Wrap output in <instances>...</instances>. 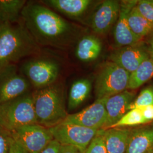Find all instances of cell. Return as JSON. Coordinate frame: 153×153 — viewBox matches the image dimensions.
Returning <instances> with one entry per match:
<instances>
[{
	"label": "cell",
	"mask_w": 153,
	"mask_h": 153,
	"mask_svg": "<svg viewBox=\"0 0 153 153\" xmlns=\"http://www.w3.org/2000/svg\"><path fill=\"white\" fill-rule=\"evenodd\" d=\"M21 21L38 45L63 47L71 40L74 28L55 11L38 2L29 1Z\"/></svg>",
	"instance_id": "1"
},
{
	"label": "cell",
	"mask_w": 153,
	"mask_h": 153,
	"mask_svg": "<svg viewBox=\"0 0 153 153\" xmlns=\"http://www.w3.org/2000/svg\"><path fill=\"white\" fill-rule=\"evenodd\" d=\"M39 45L23 22L4 23L0 26V71L36 54Z\"/></svg>",
	"instance_id": "2"
},
{
	"label": "cell",
	"mask_w": 153,
	"mask_h": 153,
	"mask_svg": "<svg viewBox=\"0 0 153 153\" xmlns=\"http://www.w3.org/2000/svg\"><path fill=\"white\" fill-rule=\"evenodd\" d=\"M33 102L37 123L52 128L63 122L68 116L64 91L58 83L36 90L33 93Z\"/></svg>",
	"instance_id": "3"
},
{
	"label": "cell",
	"mask_w": 153,
	"mask_h": 153,
	"mask_svg": "<svg viewBox=\"0 0 153 153\" xmlns=\"http://www.w3.org/2000/svg\"><path fill=\"white\" fill-rule=\"evenodd\" d=\"M38 124L33 93H28L0 104V126L11 131L24 126Z\"/></svg>",
	"instance_id": "4"
},
{
	"label": "cell",
	"mask_w": 153,
	"mask_h": 153,
	"mask_svg": "<svg viewBox=\"0 0 153 153\" xmlns=\"http://www.w3.org/2000/svg\"><path fill=\"white\" fill-rule=\"evenodd\" d=\"M131 73L112 61L105 64L99 71L95 83L98 99L108 98L128 88Z\"/></svg>",
	"instance_id": "5"
},
{
	"label": "cell",
	"mask_w": 153,
	"mask_h": 153,
	"mask_svg": "<svg viewBox=\"0 0 153 153\" xmlns=\"http://www.w3.org/2000/svg\"><path fill=\"white\" fill-rule=\"evenodd\" d=\"M23 75L36 90L55 83L59 73L60 66L54 60L44 58H30L20 68Z\"/></svg>",
	"instance_id": "6"
},
{
	"label": "cell",
	"mask_w": 153,
	"mask_h": 153,
	"mask_svg": "<svg viewBox=\"0 0 153 153\" xmlns=\"http://www.w3.org/2000/svg\"><path fill=\"white\" fill-rule=\"evenodd\" d=\"M13 140L28 153H40L54 140L49 128L39 124L24 126L10 131Z\"/></svg>",
	"instance_id": "7"
},
{
	"label": "cell",
	"mask_w": 153,
	"mask_h": 153,
	"mask_svg": "<svg viewBox=\"0 0 153 153\" xmlns=\"http://www.w3.org/2000/svg\"><path fill=\"white\" fill-rule=\"evenodd\" d=\"M53 138L61 145H69L85 150L100 130L62 122L49 128Z\"/></svg>",
	"instance_id": "8"
},
{
	"label": "cell",
	"mask_w": 153,
	"mask_h": 153,
	"mask_svg": "<svg viewBox=\"0 0 153 153\" xmlns=\"http://www.w3.org/2000/svg\"><path fill=\"white\" fill-rule=\"evenodd\" d=\"M30 82L16 64L0 71V104L30 92Z\"/></svg>",
	"instance_id": "9"
},
{
	"label": "cell",
	"mask_w": 153,
	"mask_h": 153,
	"mask_svg": "<svg viewBox=\"0 0 153 153\" xmlns=\"http://www.w3.org/2000/svg\"><path fill=\"white\" fill-rule=\"evenodd\" d=\"M107 98L98 99L93 104L77 113L68 114L64 122L100 130L106 121L105 103Z\"/></svg>",
	"instance_id": "10"
},
{
	"label": "cell",
	"mask_w": 153,
	"mask_h": 153,
	"mask_svg": "<svg viewBox=\"0 0 153 153\" xmlns=\"http://www.w3.org/2000/svg\"><path fill=\"white\" fill-rule=\"evenodd\" d=\"M150 58L148 50L137 44L121 47L115 51L109 57L111 61L132 73L144 61Z\"/></svg>",
	"instance_id": "11"
},
{
	"label": "cell",
	"mask_w": 153,
	"mask_h": 153,
	"mask_svg": "<svg viewBox=\"0 0 153 153\" xmlns=\"http://www.w3.org/2000/svg\"><path fill=\"white\" fill-rule=\"evenodd\" d=\"M137 0L121 1L119 16L114 31L115 43L120 47L137 44L141 40L131 31L128 21L129 12L137 5Z\"/></svg>",
	"instance_id": "12"
},
{
	"label": "cell",
	"mask_w": 153,
	"mask_h": 153,
	"mask_svg": "<svg viewBox=\"0 0 153 153\" xmlns=\"http://www.w3.org/2000/svg\"><path fill=\"white\" fill-rule=\"evenodd\" d=\"M120 2L117 1H104L93 14L91 27L95 33H107L119 16Z\"/></svg>",
	"instance_id": "13"
},
{
	"label": "cell",
	"mask_w": 153,
	"mask_h": 153,
	"mask_svg": "<svg viewBox=\"0 0 153 153\" xmlns=\"http://www.w3.org/2000/svg\"><path fill=\"white\" fill-rule=\"evenodd\" d=\"M135 96L134 92L125 90L107 98L105 103L107 117L103 129H109L129 111V106L135 99Z\"/></svg>",
	"instance_id": "14"
},
{
	"label": "cell",
	"mask_w": 153,
	"mask_h": 153,
	"mask_svg": "<svg viewBox=\"0 0 153 153\" xmlns=\"http://www.w3.org/2000/svg\"><path fill=\"white\" fill-rule=\"evenodd\" d=\"M153 152V121L131 129L126 153Z\"/></svg>",
	"instance_id": "15"
},
{
	"label": "cell",
	"mask_w": 153,
	"mask_h": 153,
	"mask_svg": "<svg viewBox=\"0 0 153 153\" xmlns=\"http://www.w3.org/2000/svg\"><path fill=\"white\" fill-rule=\"evenodd\" d=\"M131 131V129L126 128H113L104 130L107 153H126Z\"/></svg>",
	"instance_id": "16"
},
{
	"label": "cell",
	"mask_w": 153,
	"mask_h": 153,
	"mask_svg": "<svg viewBox=\"0 0 153 153\" xmlns=\"http://www.w3.org/2000/svg\"><path fill=\"white\" fill-rule=\"evenodd\" d=\"M43 3L71 18H78L90 5V0H48Z\"/></svg>",
	"instance_id": "17"
},
{
	"label": "cell",
	"mask_w": 153,
	"mask_h": 153,
	"mask_svg": "<svg viewBox=\"0 0 153 153\" xmlns=\"http://www.w3.org/2000/svg\"><path fill=\"white\" fill-rule=\"evenodd\" d=\"M102 44L98 38L88 35L81 39L77 44L76 56L82 62H91L95 60L100 55Z\"/></svg>",
	"instance_id": "18"
},
{
	"label": "cell",
	"mask_w": 153,
	"mask_h": 153,
	"mask_svg": "<svg viewBox=\"0 0 153 153\" xmlns=\"http://www.w3.org/2000/svg\"><path fill=\"white\" fill-rule=\"evenodd\" d=\"M92 88L91 81L82 78L73 82L70 88L68 107L69 110L76 109L89 96Z\"/></svg>",
	"instance_id": "19"
},
{
	"label": "cell",
	"mask_w": 153,
	"mask_h": 153,
	"mask_svg": "<svg viewBox=\"0 0 153 153\" xmlns=\"http://www.w3.org/2000/svg\"><path fill=\"white\" fill-rule=\"evenodd\" d=\"M26 0H0V22L16 23L21 21Z\"/></svg>",
	"instance_id": "20"
},
{
	"label": "cell",
	"mask_w": 153,
	"mask_h": 153,
	"mask_svg": "<svg viewBox=\"0 0 153 153\" xmlns=\"http://www.w3.org/2000/svg\"><path fill=\"white\" fill-rule=\"evenodd\" d=\"M129 27L133 33L142 39L153 32V25L138 11L136 6L129 12L128 16Z\"/></svg>",
	"instance_id": "21"
},
{
	"label": "cell",
	"mask_w": 153,
	"mask_h": 153,
	"mask_svg": "<svg viewBox=\"0 0 153 153\" xmlns=\"http://www.w3.org/2000/svg\"><path fill=\"white\" fill-rule=\"evenodd\" d=\"M153 78V61L150 58L144 61L136 71L130 75L128 88L135 90Z\"/></svg>",
	"instance_id": "22"
},
{
	"label": "cell",
	"mask_w": 153,
	"mask_h": 153,
	"mask_svg": "<svg viewBox=\"0 0 153 153\" xmlns=\"http://www.w3.org/2000/svg\"><path fill=\"white\" fill-rule=\"evenodd\" d=\"M149 123L142 116L138 108L128 111L119 120L109 128H126V126H134L144 125Z\"/></svg>",
	"instance_id": "23"
},
{
	"label": "cell",
	"mask_w": 153,
	"mask_h": 153,
	"mask_svg": "<svg viewBox=\"0 0 153 153\" xmlns=\"http://www.w3.org/2000/svg\"><path fill=\"white\" fill-rule=\"evenodd\" d=\"M153 105V86L143 89L129 106V110Z\"/></svg>",
	"instance_id": "24"
},
{
	"label": "cell",
	"mask_w": 153,
	"mask_h": 153,
	"mask_svg": "<svg viewBox=\"0 0 153 153\" xmlns=\"http://www.w3.org/2000/svg\"><path fill=\"white\" fill-rule=\"evenodd\" d=\"M104 130L100 129L85 150V153H107L105 145Z\"/></svg>",
	"instance_id": "25"
},
{
	"label": "cell",
	"mask_w": 153,
	"mask_h": 153,
	"mask_svg": "<svg viewBox=\"0 0 153 153\" xmlns=\"http://www.w3.org/2000/svg\"><path fill=\"white\" fill-rule=\"evenodd\" d=\"M136 7L142 16L153 25V0L138 1Z\"/></svg>",
	"instance_id": "26"
},
{
	"label": "cell",
	"mask_w": 153,
	"mask_h": 153,
	"mask_svg": "<svg viewBox=\"0 0 153 153\" xmlns=\"http://www.w3.org/2000/svg\"><path fill=\"white\" fill-rule=\"evenodd\" d=\"M10 131L0 126V153H9L10 147Z\"/></svg>",
	"instance_id": "27"
},
{
	"label": "cell",
	"mask_w": 153,
	"mask_h": 153,
	"mask_svg": "<svg viewBox=\"0 0 153 153\" xmlns=\"http://www.w3.org/2000/svg\"><path fill=\"white\" fill-rule=\"evenodd\" d=\"M61 145L56 140H53L40 153H60Z\"/></svg>",
	"instance_id": "28"
},
{
	"label": "cell",
	"mask_w": 153,
	"mask_h": 153,
	"mask_svg": "<svg viewBox=\"0 0 153 153\" xmlns=\"http://www.w3.org/2000/svg\"><path fill=\"white\" fill-rule=\"evenodd\" d=\"M143 117L148 121L149 123L153 121V105H148L138 108Z\"/></svg>",
	"instance_id": "29"
},
{
	"label": "cell",
	"mask_w": 153,
	"mask_h": 153,
	"mask_svg": "<svg viewBox=\"0 0 153 153\" xmlns=\"http://www.w3.org/2000/svg\"><path fill=\"white\" fill-rule=\"evenodd\" d=\"M9 153H28L22 146L11 137L10 147Z\"/></svg>",
	"instance_id": "30"
},
{
	"label": "cell",
	"mask_w": 153,
	"mask_h": 153,
	"mask_svg": "<svg viewBox=\"0 0 153 153\" xmlns=\"http://www.w3.org/2000/svg\"><path fill=\"white\" fill-rule=\"evenodd\" d=\"M60 153H85V150L79 148L69 146V145H61Z\"/></svg>",
	"instance_id": "31"
},
{
	"label": "cell",
	"mask_w": 153,
	"mask_h": 153,
	"mask_svg": "<svg viewBox=\"0 0 153 153\" xmlns=\"http://www.w3.org/2000/svg\"><path fill=\"white\" fill-rule=\"evenodd\" d=\"M150 59L153 61V35L152 36L149 43V48L148 49Z\"/></svg>",
	"instance_id": "32"
},
{
	"label": "cell",
	"mask_w": 153,
	"mask_h": 153,
	"mask_svg": "<svg viewBox=\"0 0 153 153\" xmlns=\"http://www.w3.org/2000/svg\"><path fill=\"white\" fill-rule=\"evenodd\" d=\"M1 24H2V23H1V22H0V26H1Z\"/></svg>",
	"instance_id": "33"
},
{
	"label": "cell",
	"mask_w": 153,
	"mask_h": 153,
	"mask_svg": "<svg viewBox=\"0 0 153 153\" xmlns=\"http://www.w3.org/2000/svg\"><path fill=\"white\" fill-rule=\"evenodd\" d=\"M153 153V152H151V153Z\"/></svg>",
	"instance_id": "34"
}]
</instances>
